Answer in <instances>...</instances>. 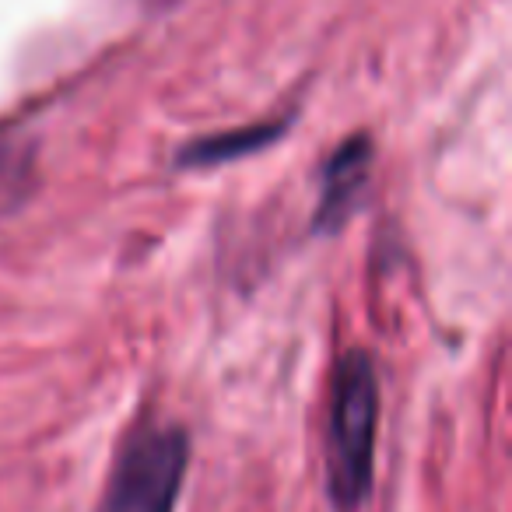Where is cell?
<instances>
[{"label": "cell", "mask_w": 512, "mask_h": 512, "mask_svg": "<svg viewBox=\"0 0 512 512\" xmlns=\"http://www.w3.org/2000/svg\"><path fill=\"white\" fill-rule=\"evenodd\" d=\"M372 141L369 134H351L334 148V155L320 169V204L313 214V232L334 235L351 221L369 186L372 172Z\"/></svg>", "instance_id": "3957f363"}, {"label": "cell", "mask_w": 512, "mask_h": 512, "mask_svg": "<svg viewBox=\"0 0 512 512\" xmlns=\"http://www.w3.org/2000/svg\"><path fill=\"white\" fill-rule=\"evenodd\" d=\"M190 470V435L179 425H144L120 449L102 512H176Z\"/></svg>", "instance_id": "7a4b0ae2"}, {"label": "cell", "mask_w": 512, "mask_h": 512, "mask_svg": "<svg viewBox=\"0 0 512 512\" xmlns=\"http://www.w3.org/2000/svg\"><path fill=\"white\" fill-rule=\"evenodd\" d=\"M292 120L281 116V120H264V123H249V127H235V130H221L211 137H197V141L183 144L176 151V165L179 169H214V165H228L249 158L256 151L271 148L281 137L288 134Z\"/></svg>", "instance_id": "277c9868"}, {"label": "cell", "mask_w": 512, "mask_h": 512, "mask_svg": "<svg viewBox=\"0 0 512 512\" xmlns=\"http://www.w3.org/2000/svg\"><path fill=\"white\" fill-rule=\"evenodd\" d=\"M379 376L362 348L341 355L330 383L327 495L337 512H358L376 481Z\"/></svg>", "instance_id": "6da1fadb"}]
</instances>
